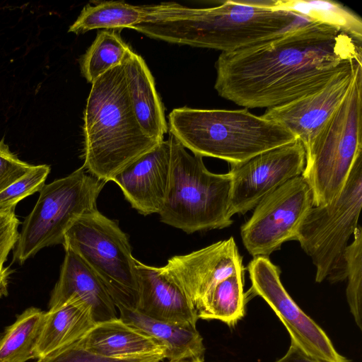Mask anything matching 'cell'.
<instances>
[{
	"label": "cell",
	"instance_id": "obj_13",
	"mask_svg": "<svg viewBox=\"0 0 362 362\" xmlns=\"http://www.w3.org/2000/svg\"><path fill=\"white\" fill-rule=\"evenodd\" d=\"M160 268L181 288L196 310L218 284L245 269L233 237L187 255L173 256Z\"/></svg>",
	"mask_w": 362,
	"mask_h": 362
},
{
	"label": "cell",
	"instance_id": "obj_25",
	"mask_svg": "<svg viewBox=\"0 0 362 362\" xmlns=\"http://www.w3.org/2000/svg\"><path fill=\"white\" fill-rule=\"evenodd\" d=\"M245 269L218 284L197 310L198 318L218 320L233 327L245 315Z\"/></svg>",
	"mask_w": 362,
	"mask_h": 362
},
{
	"label": "cell",
	"instance_id": "obj_4",
	"mask_svg": "<svg viewBox=\"0 0 362 362\" xmlns=\"http://www.w3.org/2000/svg\"><path fill=\"white\" fill-rule=\"evenodd\" d=\"M168 128L170 135L194 155L219 158L230 165L296 139L281 125L247 108H175L168 115Z\"/></svg>",
	"mask_w": 362,
	"mask_h": 362
},
{
	"label": "cell",
	"instance_id": "obj_10",
	"mask_svg": "<svg viewBox=\"0 0 362 362\" xmlns=\"http://www.w3.org/2000/svg\"><path fill=\"white\" fill-rule=\"evenodd\" d=\"M313 206L312 190L302 175L293 177L263 198L240 228L243 243L253 257H268L289 240Z\"/></svg>",
	"mask_w": 362,
	"mask_h": 362
},
{
	"label": "cell",
	"instance_id": "obj_6",
	"mask_svg": "<svg viewBox=\"0 0 362 362\" xmlns=\"http://www.w3.org/2000/svg\"><path fill=\"white\" fill-rule=\"evenodd\" d=\"M305 150L301 175L312 190L313 206L329 203L362 156V68L343 102Z\"/></svg>",
	"mask_w": 362,
	"mask_h": 362
},
{
	"label": "cell",
	"instance_id": "obj_19",
	"mask_svg": "<svg viewBox=\"0 0 362 362\" xmlns=\"http://www.w3.org/2000/svg\"><path fill=\"white\" fill-rule=\"evenodd\" d=\"M127 89L136 119L145 134L162 142L168 132L164 106L144 59L131 49L123 62Z\"/></svg>",
	"mask_w": 362,
	"mask_h": 362
},
{
	"label": "cell",
	"instance_id": "obj_7",
	"mask_svg": "<svg viewBox=\"0 0 362 362\" xmlns=\"http://www.w3.org/2000/svg\"><path fill=\"white\" fill-rule=\"evenodd\" d=\"M62 245L95 273L118 310H136V259L127 234L115 221L98 209L85 214L67 230Z\"/></svg>",
	"mask_w": 362,
	"mask_h": 362
},
{
	"label": "cell",
	"instance_id": "obj_30",
	"mask_svg": "<svg viewBox=\"0 0 362 362\" xmlns=\"http://www.w3.org/2000/svg\"><path fill=\"white\" fill-rule=\"evenodd\" d=\"M12 153L4 139L0 141V193L24 176L33 168Z\"/></svg>",
	"mask_w": 362,
	"mask_h": 362
},
{
	"label": "cell",
	"instance_id": "obj_24",
	"mask_svg": "<svg viewBox=\"0 0 362 362\" xmlns=\"http://www.w3.org/2000/svg\"><path fill=\"white\" fill-rule=\"evenodd\" d=\"M45 314L37 308H28L6 327L0 337V362H26L35 358Z\"/></svg>",
	"mask_w": 362,
	"mask_h": 362
},
{
	"label": "cell",
	"instance_id": "obj_28",
	"mask_svg": "<svg viewBox=\"0 0 362 362\" xmlns=\"http://www.w3.org/2000/svg\"><path fill=\"white\" fill-rule=\"evenodd\" d=\"M49 172L47 165H33L24 176L0 193V210L15 209L20 201L40 192Z\"/></svg>",
	"mask_w": 362,
	"mask_h": 362
},
{
	"label": "cell",
	"instance_id": "obj_8",
	"mask_svg": "<svg viewBox=\"0 0 362 362\" xmlns=\"http://www.w3.org/2000/svg\"><path fill=\"white\" fill-rule=\"evenodd\" d=\"M105 182L83 166L45 185L25 218L13 249V262L24 263L44 247L62 244L67 230L82 215L96 210Z\"/></svg>",
	"mask_w": 362,
	"mask_h": 362
},
{
	"label": "cell",
	"instance_id": "obj_16",
	"mask_svg": "<svg viewBox=\"0 0 362 362\" xmlns=\"http://www.w3.org/2000/svg\"><path fill=\"white\" fill-rule=\"evenodd\" d=\"M138 283L136 310L149 317L196 327L197 312L181 288L160 267L135 260Z\"/></svg>",
	"mask_w": 362,
	"mask_h": 362
},
{
	"label": "cell",
	"instance_id": "obj_21",
	"mask_svg": "<svg viewBox=\"0 0 362 362\" xmlns=\"http://www.w3.org/2000/svg\"><path fill=\"white\" fill-rule=\"evenodd\" d=\"M119 317L163 345L169 362L203 360V338L194 327L182 326L149 317L136 310H119Z\"/></svg>",
	"mask_w": 362,
	"mask_h": 362
},
{
	"label": "cell",
	"instance_id": "obj_18",
	"mask_svg": "<svg viewBox=\"0 0 362 362\" xmlns=\"http://www.w3.org/2000/svg\"><path fill=\"white\" fill-rule=\"evenodd\" d=\"M78 342L86 350L110 358H165L163 345L120 317L96 322Z\"/></svg>",
	"mask_w": 362,
	"mask_h": 362
},
{
	"label": "cell",
	"instance_id": "obj_32",
	"mask_svg": "<svg viewBox=\"0 0 362 362\" xmlns=\"http://www.w3.org/2000/svg\"><path fill=\"white\" fill-rule=\"evenodd\" d=\"M275 362H327L326 361L310 356L299 349L294 344L291 345L284 356Z\"/></svg>",
	"mask_w": 362,
	"mask_h": 362
},
{
	"label": "cell",
	"instance_id": "obj_26",
	"mask_svg": "<svg viewBox=\"0 0 362 362\" xmlns=\"http://www.w3.org/2000/svg\"><path fill=\"white\" fill-rule=\"evenodd\" d=\"M131 48L123 41L119 33L114 30L99 31L79 60L82 76L93 83L110 69L119 65Z\"/></svg>",
	"mask_w": 362,
	"mask_h": 362
},
{
	"label": "cell",
	"instance_id": "obj_14",
	"mask_svg": "<svg viewBox=\"0 0 362 362\" xmlns=\"http://www.w3.org/2000/svg\"><path fill=\"white\" fill-rule=\"evenodd\" d=\"M362 64L335 75L321 89L286 104L268 108L262 115L288 130L305 149L347 95Z\"/></svg>",
	"mask_w": 362,
	"mask_h": 362
},
{
	"label": "cell",
	"instance_id": "obj_15",
	"mask_svg": "<svg viewBox=\"0 0 362 362\" xmlns=\"http://www.w3.org/2000/svg\"><path fill=\"white\" fill-rule=\"evenodd\" d=\"M170 161V142L163 140L121 170L112 181L139 214H159L168 191Z\"/></svg>",
	"mask_w": 362,
	"mask_h": 362
},
{
	"label": "cell",
	"instance_id": "obj_27",
	"mask_svg": "<svg viewBox=\"0 0 362 362\" xmlns=\"http://www.w3.org/2000/svg\"><path fill=\"white\" fill-rule=\"evenodd\" d=\"M351 243L344 255L346 299L350 312L359 329H362V229L358 226Z\"/></svg>",
	"mask_w": 362,
	"mask_h": 362
},
{
	"label": "cell",
	"instance_id": "obj_5",
	"mask_svg": "<svg viewBox=\"0 0 362 362\" xmlns=\"http://www.w3.org/2000/svg\"><path fill=\"white\" fill-rule=\"evenodd\" d=\"M168 139L170 173L160 221L187 233L230 226V173L210 172L202 157L189 154L172 135Z\"/></svg>",
	"mask_w": 362,
	"mask_h": 362
},
{
	"label": "cell",
	"instance_id": "obj_1",
	"mask_svg": "<svg viewBox=\"0 0 362 362\" xmlns=\"http://www.w3.org/2000/svg\"><path fill=\"white\" fill-rule=\"evenodd\" d=\"M362 40L310 21L216 62L218 94L248 108H272L314 93L348 67L362 64Z\"/></svg>",
	"mask_w": 362,
	"mask_h": 362
},
{
	"label": "cell",
	"instance_id": "obj_9",
	"mask_svg": "<svg viewBox=\"0 0 362 362\" xmlns=\"http://www.w3.org/2000/svg\"><path fill=\"white\" fill-rule=\"evenodd\" d=\"M361 205L362 156L340 194L329 203L313 206L298 230L296 240L316 268V282L345 279L344 255L358 226Z\"/></svg>",
	"mask_w": 362,
	"mask_h": 362
},
{
	"label": "cell",
	"instance_id": "obj_34",
	"mask_svg": "<svg viewBox=\"0 0 362 362\" xmlns=\"http://www.w3.org/2000/svg\"><path fill=\"white\" fill-rule=\"evenodd\" d=\"M180 362H203V360L184 361H180Z\"/></svg>",
	"mask_w": 362,
	"mask_h": 362
},
{
	"label": "cell",
	"instance_id": "obj_22",
	"mask_svg": "<svg viewBox=\"0 0 362 362\" xmlns=\"http://www.w3.org/2000/svg\"><path fill=\"white\" fill-rule=\"evenodd\" d=\"M264 8L288 11L310 21L339 28L362 40V21L345 6L333 1L266 0L255 1Z\"/></svg>",
	"mask_w": 362,
	"mask_h": 362
},
{
	"label": "cell",
	"instance_id": "obj_11",
	"mask_svg": "<svg viewBox=\"0 0 362 362\" xmlns=\"http://www.w3.org/2000/svg\"><path fill=\"white\" fill-rule=\"evenodd\" d=\"M247 269L250 293L260 296L286 328L291 342L310 356L327 362H350L334 348L330 339L291 298L280 280V270L267 257H254Z\"/></svg>",
	"mask_w": 362,
	"mask_h": 362
},
{
	"label": "cell",
	"instance_id": "obj_20",
	"mask_svg": "<svg viewBox=\"0 0 362 362\" xmlns=\"http://www.w3.org/2000/svg\"><path fill=\"white\" fill-rule=\"evenodd\" d=\"M96 323L92 308L73 299L45 312L35 348V358L46 357L81 339Z\"/></svg>",
	"mask_w": 362,
	"mask_h": 362
},
{
	"label": "cell",
	"instance_id": "obj_31",
	"mask_svg": "<svg viewBox=\"0 0 362 362\" xmlns=\"http://www.w3.org/2000/svg\"><path fill=\"white\" fill-rule=\"evenodd\" d=\"M20 221L15 209L0 210V266L6 261L18 238Z\"/></svg>",
	"mask_w": 362,
	"mask_h": 362
},
{
	"label": "cell",
	"instance_id": "obj_23",
	"mask_svg": "<svg viewBox=\"0 0 362 362\" xmlns=\"http://www.w3.org/2000/svg\"><path fill=\"white\" fill-rule=\"evenodd\" d=\"M144 18L142 6L123 1H92L81 10L69 32L76 35L102 29L120 33L124 28L132 29Z\"/></svg>",
	"mask_w": 362,
	"mask_h": 362
},
{
	"label": "cell",
	"instance_id": "obj_12",
	"mask_svg": "<svg viewBox=\"0 0 362 362\" xmlns=\"http://www.w3.org/2000/svg\"><path fill=\"white\" fill-rule=\"evenodd\" d=\"M305 165V147L298 139L231 165L230 216L254 209L276 189L301 175Z\"/></svg>",
	"mask_w": 362,
	"mask_h": 362
},
{
	"label": "cell",
	"instance_id": "obj_2",
	"mask_svg": "<svg viewBox=\"0 0 362 362\" xmlns=\"http://www.w3.org/2000/svg\"><path fill=\"white\" fill-rule=\"evenodd\" d=\"M142 7L144 18L132 29L153 39L221 52L269 40L310 22L288 11L262 7L255 1H225L209 8L176 2Z\"/></svg>",
	"mask_w": 362,
	"mask_h": 362
},
{
	"label": "cell",
	"instance_id": "obj_29",
	"mask_svg": "<svg viewBox=\"0 0 362 362\" xmlns=\"http://www.w3.org/2000/svg\"><path fill=\"white\" fill-rule=\"evenodd\" d=\"M157 358L115 359L93 354L84 349L78 341L35 362H162Z\"/></svg>",
	"mask_w": 362,
	"mask_h": 362
},
{
	"label": "cell",
	"instance_id": "obj_3",
	"mask_svg": "<svg viewBox=\"0 0 362 362\" xmlns=\"http://www.w3.org/2000/svg\"><path fill=\"white\" fill-rule=\"evenodd\" d=\"M83 121V166L105 183L161 143L145 134L136 119L122 62L93 82Z\"/></svg>",
	"mask_w": 362,
	"mask_h": 362
},
{
	"label": "cell",
	"instance_id": "obj_17",
	"mask_svg": "<svg viewBox=\"0 0 362 362\" xmlns=\"http://www.w3.org/2000/svg\"><path fill=\"white\" fill-rule=\"evenodd\" d=\"M76 299L92 308L96 322L117 317L116 306L95 273L73 251L65 249L60 275L49 301V310Z\"/></svg>",
	"mask_w": 362,
	"mask_h": 362
},
{
	"label": "cell",
	"instance_id": "obj_33",
	"mask_svg": "<svg viewBox=\"0 0 362 362\" xmlns=\"http://www.w3.org/2000/svg\"><path fill=\"white\" fill-rule=\"evenodd\" d=\"M11 273L9 267L0 266V298L8 295V278Z\"/></svg>",
	"mask_w": 362,
	"mask_h": 362
}]
</instances>
